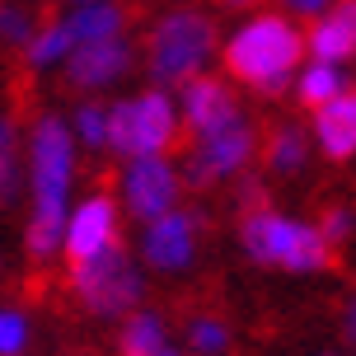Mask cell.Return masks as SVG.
<instances>
[{
    "instance_id": "484cf974",
    "label": "cell",
    "mask_w": 356,
    "mask_h": 356,
    "mask_svg": "<svg viewBox=\"0 0 356 356\" xmlns=\"http://www.w3.org/2000/svg\"><path fill=\"white\" fill-rule=\"evenodd\" d=\"M286 5H291V10H300V15H319L328 0H286Z\"/></svg>"
},
{
    "instance_id": "277c9868",
    "label": "cell",
    "mask_w": 356,
    "mask_h": 356,
    "mask_svg": "<svg viewBox=\"0 0 356 356\" xmlns=\"http://www.w3.org/2000/svg\"><path fill=\"white\" fill-rule=\"evenodd\" d=\"M66 282L80 296V305H85L89 314H99V319L131 309L136 296H141V277H136V267H131L118 234L99 253H89L80 267H66Z\"/></svg>"
},
{
    "instance_id": "f1b7e54d",
    "label": "cell",
    "mask_w": 356,
    "mask_h": 356,
    "mask_svg": "<svg viewBox=\"0 0 356 356\" xmlns=\"http://www.w3.org/2000/svg\"><path fill=\"white\" fill-rule=\"evenodd\" d=\"M155 356H174V352H164V347H160V352H155Z\"/></svg>"
},
{
    "instance_id": "603a6c76",
    "label": "cell",
    "mask_w": 356,
    "mask_h": 356,
    "mask_svg": "<svg viewBox=\"0 0 356 356\" xmlns=\"http://www.w3.org/2000/svg\"><path fill=\"white\" fill-rule=\"evenodd\" d=\"M24 338H29L24 319H19V314H0V356H15L19 347H24Z\"/></svg>"
},
{
    "instance_id": "3957f363",
    "label": "cell",
    "mask_w": 356,
    "mask_h": 356,
    "mask_svg": "<svg viewBox=\"0 0 356 356\" xmlns=\"http://www.w3.org/2000/svg\"><path fill=\"white\" fill-rule=\"evenodd\" d=\"M239 234H244V249H249L258 263L291 267V272L338 267V253L319 239V230H314V225L286 220V216H277L272 207H253V211H244Z\"/></svg>"
},
{
    "instance_id": "8fae6325",
    "label": "cell",
    "mask_w": 356,
    "mask_h": 356,
    "mask_svg": "<svg viewBox=\"0 0 356 356\" xmlns=\"http://www.w3.org/2000/svg\"><path fill=\"white\" fill-rule=\"evenodd\" d=\"M131 61V47L122 38H104V42H80V52L66 66V85L71 89H99L108 80H118Z\"/></svg>"
},
{
    "instance_id": "ffe728a7",
    "label": "cell",
    "mask_w": 356,
    "mask_h": 356,
    "mask_svg": "<svg viewBox=\"0 0 356 356\" xmlns=\"http://www.w3.org/2000/svg\"><path fill=\"white\" fill-rule=\"evenodd\" d=\"M314 230H319V239L328 244V249L338 253L342 244H347V234H352V216L342 211V207H328V211L319 216V225H314Z\"/></svg>"
},
{
    "instance_id": "e0dca14e",
    "label": "cell",
    "mask_w": 356,
    "mask_h": 356,
    "mask_svg": "<svg viewBox=\"0 0 356 356\" xmlns=\"http://www.w3.org/2000/svg\"><path fill=\"white\" fill-rule=\"evenodd\" d=\"M160 347H164V333L155 314H136L122 328V356H155Z\"/></svg>"
},
{
    "instance_id": "8992f818",
    "label": "cell",
    "mask_w": 356,
    "mask_h": 356,
    "mask_svg": "<svg viewBox=\"0 0 356 356\" xmlns=\"http://www.w3.org/2000/svg\"><path fill=\"white\" fill-rule=\"evenodd\" d=\"M258 150V136H253V127L244 118H230L225 127H216L202 136V145L193 150V164H188V178H193L197 188H207L216 178L234 174L239 164H249V155Z\"/></svg>"
},
{
    "instance_id": "ac0fdd59",
    "label": "cell",
    "mask_w": 356,
    "mask_h": 356,
    "mask_svg": "<svg viewBox=\"0 0 356 356\" xmlns=\"http://www.w3.org/2000/svg\"><path fill=\"white\" fill-rule=\"evenodd\" d=\"M342 89V80H338V71L328 66V61H319V66H309V75L300 80V104L309 108V113H319L333 94Z\"/></svg>"
},
{
    "instance_id": "52a82bcc",
    "label": "cell",
    "mask_w": 356,
    "mask_h": 356,
    "mask_svg": "<svg viewBox=\"0 0 356 356\" xmlns=\"http://www.w3.org/2000/svg\"><path fill=\"white\" fill-rule=\"evenodd\" d=\"M183 104H188V127L174 131V145H188V136H207L216 127H225L230 118H239V99L216 75H188L183 80Z\"/></svg>"
},
{
    "instance_id": "7c38bea8",
    "label": "cell",
    "mask_w": 356,
    "mask_h": 356,
    "mask_svg": "<svg viewBox=\"0 0 356 356\" xmlns=\"http://www.w3.org/2000/svg\"><path fill=\"white\" fill-rule=\"evenodd\" d=\"M319 145L328 160H352L356 155V89L333 94L319 108Z\"/></svg>"
},
{
    "instance_id": "ba28073f",
    "label": "cell",
    "mask_w": 356,
    "mask_h": 356,
    "mask_svg": "<svg viewBox=\"0 0 356 356\" xmlns=\"http://www.w3.org/2000/svg\"><path fill=\"white\" fill-rule=\"evenodd\" d=\"M174 197H178L174 169L164 160H155V155H136L131 174H127V202H131V211L141 216V220H155V216H164L174 207Z\"/></svg>"
},
{
    "instance_id": "83f0119b",
    "label": "cell",
    "mask_w": 356,
    "mask_h": 356,
    "mask_svg": "<svg viewBox=\"0 0 356 356\" xmlns=\"http://www.w3.org/2000/svg\"><path fill=\"white\" fill-rule=\"evenodd\" d=\"M347 333H352V338H356V309H352V314H347Z\"/></svg>"
},
{
    "instance_id": "9a60e30c",
    "label": "cell",
    "mask_w": 356,
    "mask_h": 356,
    "mask_svg": "<svg viewBox=\"0 0 356 356\" xmlns=\"http://www.w3.org/2000/svg\"><path fill=\"white\" fill-rule=\"evenodd\" d=\"M131 15H136L131 5H89L66 24V33H71V42H104V38H118V29Z\"/></svg>"
},
{
    "instance_id": "4fadbf2b",
    "label": "cell",
    "mask_w": 356,
    "mask_h": 356,
    "mask_svg": "<svg viewBox=\"0 0 356 356\" xmlns=\"http://www.w3.org/2000/svg\"><path fill=\"white\" fill-rule=\"evenodd\" d=\"M131 108H136V155H160V150H169L174 145V131H178L169 99L150 89Z\"/></svg>"
},
{
    "instance_id": "d4e9b609",
    "label": "cell",
    "mask_w": 356,
    "mask_h": 356,
    "mask_svg": "<svg viewBox=\"0 0 356 356\" xmlns=\"http://www.w3.org/2000/svg\"><path fill=\"white\" fill-rule=\"evenodd\" d=\"M80 131H85L89 145H99L104 141V113L99 108H80Z\"/></svg>"
},
{
    "instance_id": "4316f807",
    "label": "cell",
    "mask_w": 356,
    "mask_h": 356,
    "mask_svg": "<svg viewBox=\"0 0 356 356\" xmlns=\"http://www.w3.org/2000/svg\"><path fill=\"white\" fill-rule=\"evenodd\" d=\"M216 5H225V10H249V5H258V0H216Z\"/></svg>"
},
{
    "instance_id": "d6986e66",
    "label": "cell",
    "mask_w": 356,
    "mask_h": 356,
    "mask_svg": "<svg viewBox=\"0 0 356 356\" xmlns=\"http://www.w3.org/2000/svg\"><path fill=\"white\" fill-rule=\"evenodd\" d=\"M71 47V33H66V24H42V33L29 42V52H24V61L29 66H47V61H56V56Z\"/></svg>"
},
{
    "instance_id": "9c48e42d",
    "label": "cell",
    "mask_w": 356,
    "mask_h": 356,
    "mask_svg": "<svg viewBox=\"0 0 356 356\" xmlns=\"http://www.w3.org/2000/svg\"><path fill=\"white\" fill-rule=\"evenodd\" d=\"M197 230H202V216L197 211L155 216V220H150V234H145V263L150 267H183L188 258H193Z\"/></svg>"
},
{
    "instance_id": "2e32d148",
    "label": "cell",
    "mask_w": 356,
    "mask_h": 356,
    "mask_svg": "<svg viewBox=\"0 0 356 356\" xmlns=\"http://www.w3.org/2000/svg\"><path fill=\"white\" fill-rule=\"evenodd\" d=\"M263 145V160H267V169H300L305 164V136L296 131V127H272V136L267 141H258Z\"/></svg>"
},
{
    "instance_id": "44dd1931",
    "label": "cell",
    "mask_w": 356,
    "mask_h": 356,
    "mask_svg": "<svg viewBox=\"0 0 356 356\" xmlns=\"http://www.w3.org/2000/svg\"><path fill=\"white\" fill-rule=\"evenodd\" d=\"M193 347L197 352H220V347H225V323L220 319H197L193 323Z\"/></svg>"
},
{
    "instance_id": "30bf717a",
    "label": "cell",
    "mask_w": 356,
    "mask_h": 356,
    "mask_svg": "<svg viewBox=\"0 0 356 356\" xmlns=\"http://www.w3.org/2000/svg\"><path fill=\"white\" fill-rule=\"evenodd\" d=\"M113 225H118V207H113V193H99V197H89L85 207L75 211L71 220V234H66V263L80 267L89 258V253H99L113 239Z\"/></svg>"
},
{
    "instance_id": "7a4b0ae2",
    "label": "cell",
    "mask_w": 356,
    "mask_h": 356,
    "mask_svg": "<svg viewBox=\"0 0 356 356\" xmlns=\"http://www.w3.org/2000/svg\"><path fill=\"white\" fill-rule=\"evenodd\" d=\"M33 188H38V216L29 225V253L47 258L61 239V202L71 183V136L56 118H42L33 136Z\"/></svg>"
},
{
    "instance_id": "5bb4252c",
    "label": "cell",
    "mask_w": 356,
    "mask_h": 356,
    "mask_svg": "<svg viewBox=\"0 0 356 356\" xmlns=\"http://www.w3.org/2000/svg\"><path fill=\"white\" fill-rule=\"evenodd\" d=\"M309 47H314L319 61H347V56H356V0H338V10L314 24Z\"/></svg>"
},
{
    "instance_id": "5b68a950",
    "label": "cell",
    "mask_w": 356,
    "mask_h": 356,
    "mask_svg": "<svg viewBox=\"0 0 356 356\" xmlns=\"http://www.w3.org/2000/svg\"><path fill=\"white\" fill-rule=\"evenodd\" d=\"M216 47V24L197 10H178L150 33V71L160 80H188Z\"/></svg>"
},
{
    "instance_id": "cb8c5ba5",
    "label": "cell",
    "mask_w": 356,
    "mask_h": 356,
    "mask_svg": "<svg viewBox=\"0 0 356 356\" xmlns=\"http://www.w3.org/2000/svg\"><path fill=\"white\" fill-rule=\"evenodd\" d=\"M10 150H15V118H0V193L10 188Z\"/></svg>"
},
{
    "instance_id": "6da1fadb",
    "label": "cell",
    "mask_w": 356,
    "mask_h": 356,
    "mask_svg": "<svg viewBox=\"0 0 356 356\" xmlns=\"http://www.w3.org/2000/svg\"><path fill=\"white\" fill-rule=\"evenodd\" d=\"M300 52H305V38L296 33V24H286L282 15H263L225 47V66L244 85L263 89V94H282Z\"/></svg>"
},
{
    "instance_id": "7402d4cb",
    "label": "cell",
    "mask_w": 356,
    "mask_h": 356,
    "mask_svg": "<svg viewBox=\"0 0 356 356\" xmlns=\"http://www.w3.org/2000/svg\"><path fill=\"white\" fill-rule=\"evenodd\" d=\"M29 15L19 10V5H0V38H10V42H29Z\"/></svg>"
}]
</instances>
